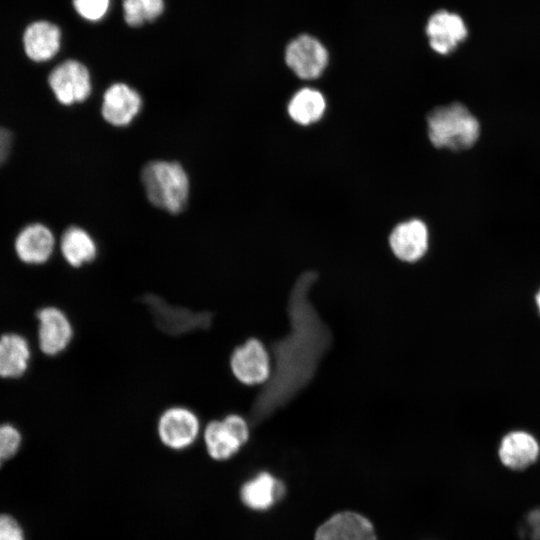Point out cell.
<instances>
[{"mask_svg":"<svg viewBox=\"0 0 540 540\" xmlns=\"http://www.w3.org/2000/svg\"><path fill=\"white\" fill-rule=\"evenodd\" d=\"M12 144V136L10 132L0 127V165L8 157Z\"/></svg>","mask_w":540,"mask_h":540,"instance_id":"cell-27","label":"cell"},{"mask_svg":"<svg viewBox=\"0 0 540 540\" xmlns=\"http://www.w3.org/2000/svg\"><path fill=\"white\" fill-rule=\"evenodd\" d=\"M317 274H301L290 292L288 333L271 346L274 366L253 401L250 421L260 423L289 404L314 378L332 343V333L312 304L309 294Z\"/></svg>","mask_w":540,"mask_h":540,"instance_id":"cell-1","label":"cell"},{"mask_svg":"<svg viewBox=\"0 0 540 540\" xmlns=\"http://www.w3.org/2000/svg\"><path fill=\"white\" fill-rule=\"evenodd\" d=\"M284 484L268 472H260L240 489L242 503L257 511L267 510L284 495Z\"/></svg>","mask_w":540,"mask_h":540,"instance_id":"cell-19","label":"cell"},{"mask_svg":"<svg viewBox=\"0 0 540 540\" xmlns=\"http://www.w3.org/2000/svg\"><path fill=\"white\" fill-rule=\"evenodd\" d=\"M142 107L140 94L125 83L110 85L103 94L101 113L109 124L116 127L129 125Z\"/></svg>","mask_w":540,"mask_h":540,"instance_id":"cell-12","label":"cell"},{"mask_svg":"<svg viewBox=\"0 0 540 540\" xmlns=\"http://www.w3.org/2000/svg\"><path fill=\"white\" fill-rule=\"evenodd\" d=\"M60 249L65 261L74 268L93 261L97 254V246L92 236L77 226L65 230Z\"/></svg>","mask_w":540,"mask_h":540,"instance_id":"cell-20","label":"cell"},{"mask_svg":"<svg viewBox=\"0 0 540 540\" xmlns=\"http://www.w3.org/2000/svg\"><path fill=\"white\" fill-rule=\"evenodd\" d=\"M141 180L148 200L170 213L181 212L189 196V178L178 162L154 160L141 172Z\"/></svg>","mask_w":540,"mask_h":540,"instance_id":"cell-3","label":"cell"},{"mask_svg":"<svg viewBox=\"0 0 540 540\" xmlns=\"http://www.w3.org/2000/svg\"><path fill=\"white\" fill-rule=\"evenodd\" d=\"M426 33L431 48L442 55L454 51L468 34L462 18L458 14L444 10L430 17Z\"/></svg>","mask_w":540,"mask_h":540,"instance_id":"cell-16","label":"cell"},{"mask_svg":"<svg viewBox=\"0 0 540 540\" xmlns=\"http://www.w3.org/2000/svg\"><path fill=\"white\" fill-rule=\"evenodd\" d=\"M497 456L505 467L515 471L524 470L539 459L540 442L531 432L514 429L500 439Z\"/></svg>","mask_w":540,"mask_h":540,"instance_id":"cell-11","label":"cell"},{"mask_svg":"<svg viewBox=\"0 0 540 540\" xmlns=\"http://www.w3.org/2000/svg\"><path fill=\"white\" fill-rule=\"evenodd\" d=\"M230 367L243 384H265L271 373L270 356L261 341L250 338L234 349Z\"/></svg>","mask_w":540,"mask_h":540,"instance_id":"cell-8","label":"cell"},{"mask_svg":"<svg viewBox=\"0 0 540 540\" xmlns=\"http://www.w3.org/2000/svg\"><path fill=\"white\" fill-rule=\"evenodd\" d=\"M427 131L434 147L459 152L471 148L477 142L480 124L465 105L453 102L429 112Z\"/></svg>","mask_w":540,"mask_h":540,"instance_id":"cell-2","label":"cell"},{"mask_svg":"<svg viewBox=\"0 0 540 540\" xmlns=\"http://www.w3.org/2000/svg\"><path fill=\"white\" fill-rule=\"evenodd\" d=\"M124 18L128 25L139 26L156 19L164 10L163 0H123Z\"/></svg>","mask_w":540,"mask_h":540,"instance_id":"cell-22","label":"cell"},{"mask_svg":"<svg viewBox=\"0 0 540 540\" xmlns=\"http://www.w3.org/2000/svg\"><path fill=\"white\" fill-rule=\"evenodd\" d=\"M37 346L48 357H56L69 347L73 339V326L67 314L54 305L37 310Z\"/></svg>","mask_w":540,"mask_h":540,"instance_id":"cell-5","label":"cell"},{"mask_svg":"<svg viewBox=\"0 0 540 540\" xmlns=\"http://www.w3.org/2000/svg\"><path fill=\"white\" fill-rule=\"evenodd\" d=\"M249 435L248 421L238 414L212 420L204 430L206 451L213 460H228L246 444Z\"/></svg>","mask_w":540,"mask_h":540,"instance_id":"cell-4","label":"cell"},{"mask_svg":"<svg viewBox=\"0 0 540 540\" xmlns=\"http://www.w3.org/2000/svg\"><path fill=\"white\" fill-rule=\"evenodd\" d=\"M0 540H25L22 528L9 515H0Z\"/></svg>","mask_w":540,"mask_h":540,"instance_id":"cell-25","label":"cell"},{"mask_svg":"<svg viewBox=\"0 0 540 540\" xmlns=\"http://www.w3.org/2000/svg\"><path fill=\"white\" fill-rule=\"evenodd\" d=\"M54 246L53 233L49 228L38 223L22 229L14 242L17 258L29 266L45 264L53 254Z\"/></svg>","mask_w":540,"mask_h":540,"instance_id":"cell-15","label":"cell"},{"mask_svg":"<svg viewBox=\"0 0 540 540\" xmlns=\"http://www.w3.org/2000/svg\"><path fill=\"white\" fill-rule=\"evenodd\" d=\"M534 299H535V305H536L538 313L540 315V288L536 292Z\"/></svg>","mask_w":540,"mask_h":540,"instance_id":"cell-28","label":"cell"},{"mask_svg":"<svg viewBox=\"0 0 540 540\" xmlns=\"http://www.w3.org/2000/svg\"><path fill=\"white\" fill-rule=\"evenodd\" d=\"M48 83L56 99L63 105L85 101L92 90L88 69L72 59L57 65L49 74Z\"/></svg>","mask_w":540,"mask_h":540,"instance_id":"cell-6","label":"cell"},{"mask_svg":"<svg viewBox=\"0 0 540 540\" xmlns=\"http://www.w3.org/2000/svg\"><path fill=\"white\" fill-rule=\"evenodd\" d=\"M526 531L531 540H540V508L531 511L526 519Z\"/></svg>","mask_w":540,"mask_h":540,"instance_id":"cell-26","label":"cell"},{"mask_svg":"<svg viewBox=\"0 0 540 540\" xmlns=\"http://www.w3.org/2000/svg\"><path fill=\"white\" fill-rule=\"evenodd\" d=\"M285 61L296 76L304 80H313L325 70L328 53L317 39L301 35L287 46Z\"/></svg>","mask_w":540,"mask_h":540,"instance_id":"cell-9","label":"cell"},{"mask_svg":"<svg viewBox=\"0 0 540 540\" xmlns=\"http://www.w3.org/2000/svg\"><path fill=\"white\" fill-rule=\"evenodd\" d=\"M157 431L162 444L180 451L196 441L200 432V421L197 415L186 407H171L161 414Z\"/></svg>","mask_w":540,"mask_h":540,"instance_id":"cell-7","label":"cell"},{"mask_svg":"<svg viewBox=\"0 0 540 540\" xmlns=\"http://www.w3.org/2000/svg\"><path fill=\"white\" fill-rule=\"evenodd\" d=\"M22 440L23 436L17 427L10 423L0 424V467L18 453Z\"/></svg>","mask_w":540,"mask_h":540,"instance_id":"cell-23","label":"cell"},{"mask_svg":"<svg viewBox=\"0 0 540 540\" xmlns=\"http://www.w3.org/2000/svg\"><path fill=\"white\" fill-rule=\"evenodd\" d=\"M32 350L28 339L15 332L0 336V378L18 379L28 370Z\"/></svg>","mask_w":540,"mask_h":540,"instance_id":"cell-18","label":"cell"},{"mask_svg":"<svg viewBox=\"0 0 540 540\" xmlns=\"http://www.w3.org/2000/svg\"><path fill=\"white\" fill-rule=\"evenodd\" d=\"M326 110L324 95L313 88L305 87L297 91L288 103L290 118L297 124L310 125L319 121Z\"/></svg>","mask_w":540,"mask_h":540,"instance_id":"cell-21","label":"cell"},{"mask_svg":"<svg viewBox=\"0 0 540 540\" xmlns=\"http://www.w3.org/2000/svg\"><path fill=\"white\" fill-rule=\"evenodd\" d=\"M25 54L35 62L52 59L61 47L60 28L47 20L28 24L22 36Z\"/></svg>","mask_w":540,"mask_h":540,"instance_id":"cell-17","label":"cell"},{"mask_svg":"<svg viewBox=\"0 0 540 540\" xmlns=\"http://www.w3.org/2000/svg\"><path fill=\"white\" fill-rule=\"evenodd\" d=\"M314 540H377L372 523L361 514H334L316 530Z\"/></svg>","mask_w":540,"mask_h":540,"instance_id":"cell-14","label":"cell"},{"mask_svg":"<svg viewBox=\"0 0 540 540\" xmlns=\"http://www.w3.org/2000/svg\"><path fill=\"white\" fill-rule=\"evenodd\" d=\"M144 301L149 305L159 328L173 335L203 329L211 321L210 314L194 313L188 309L172 307L157 296L147 295Z\"/></svg>","mask_w":540,"mask_h":540,"instance_id":"cell-10","label":"cell"},{"mask_svg":"<svg viewBox=\"0 0 540 540\" xmlns=\"http://www.w3.org/2000/svg\"><path fill=\"white\" fill-rule=\"evenodd\" d=\"M76 12L89 21H99L107 13L110 0H72Z\"/></svg>","mask_w":540,"mask_h":540,"instance_id":"cell-24","label":"cell"},{"mask_svg":"<svg viewBox=\"0 0 540 540\" xmlns=\"http://www.w3.org/2000/svg\"><path fill=\"white\" fill-rule=\"evenodd\" d=\"M393 254L401 261L416 262L429 248V231L419 219H410L394 227L389 236Z\"/></svg>","mask_w":540,"mask_h":540,"instance_id":"cell-13","label":"cell"}]
</instances>
